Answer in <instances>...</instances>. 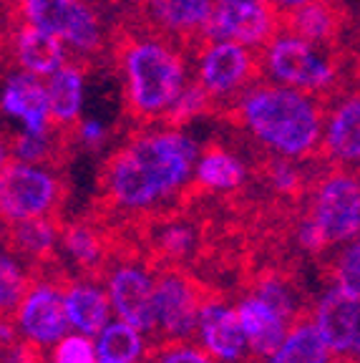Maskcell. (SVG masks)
<instances>
[{"mask_svg":"<svg viewBox=\"0 0 360 363\" xmlns=\"http://www.w3.org/2000/svg\"><path fill=\"white\" fill-rule=\"evenodd\" d=\"M66 313L71 328L86 335H99L103 325L111 320V301L108 293L94 280H74L63 293Z\"/></svg>","mask_w":360,"mask_h":363,"instance_id":"cell-21","label":"cell"},{"mask_svg":"<svg viewBox=\"0 0 360 363\" xmlns=\"http://www.w3.org/2000/svg\"><path fill=\"white\" fill-rule=\"evenodd\" d=\"M18 21L53 33L81 58L99 56L103 51L101 16L91 0H13Z\"/></svg>","mask_w":360,"mask_h":363,"instance_id":"cell-5","label":"cell"},{"mask_svg":"<svg viewBox=\"0 0 360 363\" xmlns=\"http://www.w3.org/2000/svg\"><path fill=\"white\" fill-rule=\"evenodd\" d=\"M247 174V164L235 152L220 147V144H212L199 152L197 167H194V184L207 192L227 194L242 189Z\"/></svg>","mask_w":360,"mask_h":363,"instance_id":"cell-22","label":"cell"},{"mask_svg":"<svg viewBox=\"0 0 360 363\" xmlns=\"http://www.w3.org/2000/svg\"><path fill=\"white\" fill-rule=\"evenodd\" d=\"M71 134H74V142L89 152H99L108 139V129L99 119H81Z\"/></svg>","mask_w":360,"mask_h":363,"instance_id":"cell-35","label":"cell"},{"mask_svg":"<svg viewBox=\"0 0 360 363\" xmlns=\"http://www.w3.org/2000/svg\"><path fill=\"white\" fill-rule=\"evenodd\" d=\"M259 68L272 84L308 91L315 96L320 91L332 89L338 81V66L320 45L300 38L298 33L282 26L262 45Z\"/></svg>","mask_w":360,"mask_h":363,"instance_id":"cell-4","label":"cell"},{"mask_svg":"<svg viewBox=\"0 0 360 363\" xmlns=\"http://www.w3.org/2000/svg\"><path fill=\"white\" fill-rule=\"evenodd\" d=\"M259 74L254 51L235 40H202L194 58V81L214 99V104H232Z\"/></svg>","mask_w":360,"mask_h":363,"instance_id":"cell-8","label":"cell"},{"mask_svg":"<svg viewBox=\"0 0 360 363\" xmlns=\"http://www.w3.org/2000/svg\"><path fill=\"white\" fill-rule=\"evenodd\" d=\"M116 63L124 84L126 111L134 121H164L191 81L189 58L174 38L157 30L126 35L116 45Z\"/></svg>","mask_w":360,"mask_h":363,"instance_id":"cell-3","label":"cell"},{"mask_svg":"<svg viewBox=\"0 0 360 363\" xmlns=\"http://www.w3.org/2000/svg\"><path fill=\"white\" fill-rule=\"evenodd\" d=\"M322 152L338 164H360V94H348L325 111Z\"/></svg>","mask_w":360,"mask_h":363,"instance_id":"cell-18","label":"cell"},{"mask_svg":"<svg viewBox=\"0 0 360 363\" xmlns=\"http://www.w3.org/2000/svg\"><path fill=\"white\" fill-rule=\"evenodd\" d=\"M30 285V275L16 250L0 247V318H13Z\"/></svg>","mask_w":360,"mask_h":363,"instance_id":"cell-28","label":"cell"},{"mask_svg":"<svg viewBox=\"0 0 360 363\" xmlns=\"http://www.w3.org/2000/svg\"><path fill=\"white\" fill-rule=\"evenodd\" d=\"M61 250L89 278H96L106 267L108 245L101 230L89 222H74V225L61 227Z\"/></svg>","mask_w":360,"mask_h":363,"instance_id":"cell-24","label":"cell"},{"mask_svg":"<svg viewBox=\"0 0 360 363\" xmlns=\"http://www.w3.org/2000/svg\"><path fill=\"white\" fill-rule=\"evenodd\" d=\"M332 358H335L332 363H360V361H355L353 356H332Z\"/></svg>","mask_w":360,"mask_h":363,"instance_id":"cell-38","label":"cell"},{"mask_svg":"<svg viewBox=\"0 0 360 363\" xmlns=\"http://www.w3.org/2000/svg\"><path fill=\"white\" fill-rule=\"evenodd\" d=\"M265 182L272 192L287 199H298L308 187L298 159L277 157V154H270V159L265 162Z\"/></svg>","mask_w":360,"mask_h":363,"instance_id":"cell-31","label":"cell"},{"mask_svg":"<svg viewBox=\"0 0 360 363\" xmlns=\"http://www.w3.org/2000/svg\"><path fill=\"white\" fill-rule=\"evenodd\" d=\"M259 3H272V0H259Z\"/></svg>","mask_w":360,"mask_h":363,"instance_id":"cell-39","label":"cell"},{"mask_svg":"<svg viewBox=\"0 0 360 363\" xmlns=\"http://www.w3.org/2000/svg\"><path fill=\"white\" fill-rule=\"evenodd\" d=\"M217 0H144V18L152 30L174 40H202Z\"/></svg>","mask_w":360,"mask_h":363,"instance_id":"cell-16","label":"cell"},{"mask_svg":"<svg viewBox=\"0 0 360 363\" xmlns=\"http://www.w3.org/2000/svg\"><path fill=\"white\" fill-rule=\"evenodd\" d=\"M204 293L197 280H191L176 265L157 270V330L164 343H184L197 335Z\"/></svg>","mask_w":360,"mask_h":363,"instance_id":"cell-9","label":"cell"},{"mask_svg":"<svg viewBox=\"0 0 360 363\" xmlns=\"http://www.w3.org/2000/svg\"><path fill=\"white\" fill-rule=\"evenodd\" d=\"M106 288L113 313L121 320L141 333L157 330V275L139 262H121L111 267Z\"/></svg>","mask_w":360,"mask_h":363,"instance_id":"cell-11","label":"cell"},{"mask_svg":"<svg viewBox=\"0 0 360 363\" xmlns=\"http://www.w3.org/2000/svg\"><path fill=\"white\" fill-rule=\"evenodd\" d=\"M280 26L298 33L310 43L325 45L330 43L340 30V13L332 0H313L295 11L282 13Z\"/></svg>","mask_w":360,"mask_h":363,"instance_id":"cell-25","label":"cell"},{"mask_svg":"<svg viewBox=\"0 0 360 363\" xmlns=\"http://www.w3.org/2000/svg\"><path fill=\"white\" fill-rule=\"evenodd\" d=\"M11 53L21 71L40 76V79H48L63 63L71 61V51L61 38L28 23H18L11 38Z\"/></svg>","mask_w":360,"mask_h":363,"instance_id":"cell-17","label":"cell"},{"mask_svg":"<svg viewBox=\"0 0 360 363\" xmlns=\"http://www.w3.org/2000/svg\"><path fill=\"white\" fill-rule=\"evenodd\" d=\"M280 30V11L259 0H217L202 40H235L247 48H262Z\"/></svg>","mask_w":360,"mask_h":363,"instance_id":"cell-10","label":"cell"},{"mask_svg":"<svg viewBox=\"0 0 360 363\" xmlns=\"http://www.w3.org/2000/svg\"><path fill=\"white\" fill-rule=\"evenodd\" d=\"M0 113L21 124L26 131L53 129L45 79L26 74L21 68L8 74L0 86Z\"/></svg>","mask_w":360,"mask_h":363,"instance_id":"cell-14","label":"cell"},{"mask_svg":"<svg viewBox=\"0 0 360 363\" xmlns=\"http://www.w3.org/2000/svg\"><path fill=\"white\" fill-rule=\"evenodd\" d=\"M313 323L332 356H348L360 343V301L330 288L313 308Z\"/></svg>","mask_w":360,"mask_h":363,"instance_id":"cell-15","label":"cell"},{"mask_svg":"<svg viewBox=\"0 0 360 363\" xmlns=\"http://www.w3.org/2000/svg\"><path fill=\"white\" fill-rule=\"evenodd\" d=\"M6 238L11 242V250H16L18 255L40 265L56 255V247L61 242V225H56V217L11 222Z\"/></svg>","mask_w":360,"mask_h":363,"instance_id":"cell-23","label":"cell"},{"mask_svg":"<svg viewBox=\"0 0 360 363\" xmlns=\"http://www.w3.org/2000/svg\"><path fill=\"white\" fill-rule=\"evenodd\" d=\"M320 233L325 247H335L360 235V177L348 169L322 174L310 194L305 212Z\"/></svg>","mask_w":360,"mask_h":363,"instance_id":"cell-7","label":"cell"},{"mask_svg":"<svg viewBox=\"0 0 360 363\" xmlns=\"http://www.w3.org/2000/svg\"><path fill=\"white\" fill-rule=\"evenodd\" d=\"M212 106H217V104H214V99L209 96L207 91H204L197 81L191 79L189 84H186V89L179 94V99L174 101V106L169 108V113L164 116L162 124H167V126H186L189 121L199 119V116H204V113L212 111Z\"/></svg>","mask_w":360,"mask_h":363,"instance_id":"cell-32","label":"cell"},{"mask_svg":"<svg viewBox=\"0 0 360 363\" xmlns=\"http://www.w3.org/2000/svg\"><path fill=\"white\" fill-rule=\"evenodd\" d=\"M154 363H217L204 348L189 343H164L162 351H154Z\"/></svg>","mask_w":360,"mask_h":363,"instance_id":"cell-34","label":"cell"},{"mask_svg":"<svg viewBox=\"0 0 360 363\" xmlns=\"http://www.w3.org/2000/svg\"><path fill=\"white\" fill-rule=\"evenodd\" d=\"M147 333L116 318L96 335V363H141L147 356Z\"/></svg>","mask_w":360,"mask_h":363,"instance_id":"cell-26","label":"cell"},{"mask_svg":"<svg viewBox=\"0 0 360 363\" xmlns=\"http://www.w3.org/2000/svg\"><path fill=\"white\" fill-rule=\"evenodd\" d=\"M199 144L181 126L144 129L106 159L101 169L103 199L116 212L157 210L194 182Z\"/></svg>","mask_w":360,"mask_h":363,"instance_id":"cell-1","label":"cell"},{"mask_svg":"<svg viewBox=\"0 0 360 363\" xmlns=\"http://www.w3.org/2000/svg\"><path fill=\"white\" fill-rule=\"evenodd\" d=\"M305 3H313V0H272V6L277 8L280 13H287V11H295V8L305 6Z\"/></svg>","mask_w":360,"mask_h":363,"instance_id":"cell-36","label":"cell"},{"mask_svg":"<svg viewBox=\"0 0 360 363\" xmlns=\"http://www.w3.org/2000/svg\"><path fill=\"white\" fill-rule=\"evenodd\" d=\"M51 121L56 129L71 131L84 119L86 106V68L79 61H66L56 74L45 79Z\"/></svg>","mask_w":360,"mask_h":363,"instance_id":"cell-20","label":"cell"},{"mask_svg":"<svg viewBox=\"0 0 360 363\" xmlns=\"http://www.w3.org/2000/svg\"><path fill=\"white\" fill-rule=\"evenodd\" d=\"M0 351H3V340H0Z\"/></svg>","mask_w":360,"mask_h":363,"instance_id":"cell-40","label":"cell"},{"mask_svg":"<svg viewBox=\"0 0 360 363\" xmlns=\"http://www.w3.org/2000/svg\"><path fill=\"white\" fill-rule=\"evenodd\" d=\"M230 108L237 124L270 154L303 162L322 147L325 108L315 94L254 81Z\"/></svg>","mask_w":360,"mask_h":363,"instance_id":"cell-2","label":"cell"},{"mask_svg":"<svg viewBox=\"0 0 360 363\" xmlns=\"http://www.w3.org/2000/svg\"><path fill=\"white\" fill-rule=\"evenodd\" d=\"M16 328L23 338L35 346H56L71 328L63 290L51 280L30 285L16 311Z\"/></svg>","mask_w":360,"mask_h":363,"instance_id":"cell-12","label":"cell"},{"mask_svg":"<svg viewBox=\"0 0 360 363\" xmlns=\"http://www.w3.org/2000/svg\"><path fill=\"white\" fill-rule=\"evenodd\" d=\"M330 361H332L330 348L322 340V335L317 333L315 323H310L308 318L287 330L280 348L267 358V363H330Z\"/></svg>","mask_w":360,"mask_h":363,"instance_id":"cell-27","label":"cell"},{"mask_svg":"<svg viewBox=\"0 0 360 363\" xmlns=\"http://www.w3.org/2000/svg\"><path fill=\"white\" fill-rule=\"evenodd\" d=\"M197 338L202 348L222 363H242L249 353L240 313L220 298H207L199 313Z\"/></svg>","mask_w":360,"mask_h":363,"instance_id":"cell-13","label":"cell"},{"mask_svg":"<svg viewBox=\"0 0 360 363\" xmlns=\"http://www.w3.org/2000/svg\"><path fill=\"white\" fill-rule=\"evenodd\" d=\"M325 275L332 280V288L360 301V235L343 242L340 252L325 267Z\"/></svg>","mask_w":360,"mask_h":363,"instance_id":"cell-30","label":"cell"},{"mask_svg":"<svg viewBox=\"0 0 360 363\" xmlns=\"http://www.w3.org/2000/svg\"><path fill=\"white\" fill-rule=\"evenodd\" d=\"M197 230L194 225L184 220L167 222L157 230V240H154V252L159 255V260L167 262V265H176L184 262L186 257L197 250Z\"/></svg>","mask_w":360,"mask_h":363,"instance_id":"cell-29","label":"cell"},{"mask_svg":"<svg viewBox=\"0 0 360 363\" xmlns=\"http://www.w3.org/2000/svg\"><path fill=\"white\" fill-rule=\"evenodd\" d=\"M11 162V142H8L6 136L0 134V169Z\"/></svg>","mask_w":360,"mask_h":363,"instance_id":"cell-37","label":"cell"},{"mask_svg":"<svg viewBox=\"0 0 360 363\" xmlns=\"http://www.w3.org/2000/svg\"><path fill=\"white\" fill-rule=\"evenodd\" d=\"M51 363H96V343L86 333H66L51 353Z\"/></svg>","mask_w":360,"mask_h":363,"instance_id":"cell-33","label":"cell"},{"mask_svg":"<svg viewBox=\"0 0 360 363\" xmlns=\"http://www.w3.org/2000/svg\"><path fill=\"white\" fill-rule=\"evenodd\" d=\"M63 182L51 164L11 159L0 169V217L6 225L35 217H56Z\"/></svg>","mask_w":360,"mask_h":363,"instance_id":"cell-6","label":"cell"},{"mask_svg":"<svg viewBox=\"0 0 360 363\" xmlns=\"http://www.w3.org/2000/svg\"><path fill=\"white\" fill-rule=\"evenodd\" d=\"M237 313H240V323H242V330L247 335L249 356L267 361L285 340L290 323L270 303H265L254 293L244 295L242 301L237 303Z\"/></svg>","mask_w":360,"mask_h":363,"instance_id":"cell-19","label":"cell"}]
</instances>
